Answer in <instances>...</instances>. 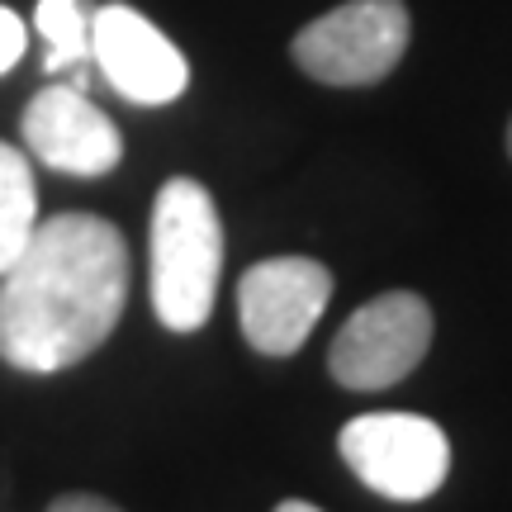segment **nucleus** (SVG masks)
Listing matches in <instances>:
<instances>
[{
  "instance_id": "1",
  "label": "nucleus",
  "mask_w": 512,
  "mask_h": 512,
  "mask_svg": "<svg viewBox=\"0 0 512 512\" xmlns=\"http://www.w3.org/2000/svg\"><path fill=\"white\" fill-rule=\"evenodd\" d=\"M128 304V242L110 219L67 209L38 219L0 275V361L24 375L81 366L110 342Z\"/></svg>"
},
{
  "instance_id": "2",
  "label": "nucleus",
  "mask_w": 512,
  "mask_h": 512,
  "mask_svg": "<svg viewBox=\"0 0 512 512\" xmlns=\"http://www.w3.org/2000/svg\"><path fill=\"white\" fill-rule=\"evenodd\" d=\"M152 313L166 332H200L214 313L223 275V219L195 176H171L152 200L147 228Z\"/></svg>"
},
{
  "instance_id": "3",
  "label": "nucleus",
  "mask_w": 512,
  "mask_h": 512,
  "mask_svg": "<svg viewBox=\"0 0 512 512\" xmlns=\"http://www.w3.org/2000/svg\"><path fill=\"white\" fill-rule=\"evenodd\" d=\"M413 19L403 0H347L309 19L290 43L294 67L323 86H375L408 53Z\"/></svg>"
},
{
  "instance_id": "4",
  "label": "nucleus",
  "mask_w": 512,
  "mask_h": 512,
  "mask_svg": "<svg viewBox=\"0 0 512 512\" xmlns=\"http://www.w3.org/2000/svg\"><path fill=\"white\" fill-rule=\"evenodd\" d=\"M432 347V309L413 290H384L351 313L328 347V370L342 389L380 394L408 380Z\"/></svg>"
},
{
  "instance_id": "5",
  "label": "nucleus",
  "mask_w": 512,
  "mask_h": 512,
  "mask_svg": "<svg viewBox=\"0 0 512 512\" xmlns=\"http://www.w3.org/2000/svg\"><path fill=\"white\" fill-rule=\"evenodd\" d=\"M337 451L370 494L394 503H422L451 475V441L432 418L418 413H366L351 418Z\"/></svg>"
},
{
  "instance_id": "6",
  "label": "nucleus",
  "mask_w": 512,
  "mask_h": 512,
  "mask_svg": "<svg viewBox=\"0 0 512 512\" xmlns=\"http://www.w3.org/2000/svg\"><path fill=\"white\" fill-rule=\"evenodd\" d=\"M332 299V271L313 256H271L238 280V323L261 356H294Z\"/></svg>"
},
{
  "instance_id": "7",
  "label": "nucleus",
  "mask_w": 512,
  "mask_h": 512,
  "mask_svg": "<svg viewBox=\"0 0 512 512\" xmlns=\"http://www.w3.org/2000/svg\"><path fill=\"white\" fill-rule=\"evenodd\" d=\"M91 62L133 105H171L190 86V62L181 48L119 0L91 10Z\"/></svg>"
},
{
  "instance_id": "8",
  "label": "nucleus",
  "mask_w": 512,
  "mask_h": 512,
  "mask_svg": "<svg viewBox=\"0 0 512 512\" xmlns=\"http://www.w3.org/2000/svg\"><path fill=\"white\" fill-rule=\"evenodd\" d=\"M19 133H24V152L38 157L48 171H62V176L95 181V176H110L114 166L124 162L119 124L76 86L38 91L24 119H19Z\"/></svg>"
},
{
  "instance_id": "9",
  "label": "nucleus",
  "mask_w": 512,
  "mask_h": 512,
  "mask_svg": "<svg viewBox=\"0 0 512 512\" xmlns=\"http://www.w3.org/2000/svg\"><path fill=\"white\" fill-rule=\"evenodd\" d=\"M38 228V181L29 152L0 143V275L15 266Z\"/></svg>"
},
{
  "instance_id": "10",
  "label": "nucleus",
  "mask_w": 512,
  "mask_h": 512,
  "mask_svg": "<svg viewBox=\"0 0 512 512\" xmlns=\"http://www.w3.org/2000/svg\"><path fill=\"white\" fill-rule=\"evenodd\" d=\"M34 29L48 43L43 72H72L91 62V5L86 0H38Z\"/></svg>"
},
{
  "instance_id": "11",
  "label": "nucleus",
  "mask_w": 512,
  "mask_h": 512,
  "mask_svg": "<svg viewBox=\"0 0 512 512\" xmlns=\"http://www.w3.org/2000/svg\"><path fill=\"white\" fill-rule=\"evenodd\" d=\"M29 48V24L10 10V5H0V76L15 72V62L24 57Z\"/></svg>"
},
{
  "instance_id": "12",
  "label": "nucleus",
  "mask_w": 512,
  "mask_h": 512,
  "mask_svg": "<svg viewBox=\"0 0 512 512\" xmlns=\"http://www.w3.org/2000/svg\"><path fill=\"white\" fill-rule=\"evenodd\" d=\"M48 512H124V508H114L110 498L100 494H62L48 503Z\"/></svg>"
},
{
  "instance_id": "13",
  "label": "nucleus",
  "mask_w": 512,
  "mask_h": 512,
  "mask_svg": "<svg viewBox=\"0 0 512 512\" xmlns=\"http://www.w3.org/2000/svg\"><path fill=\"white\" fill-rule=\"evenodd\" d=\"M275 512H323V508H313V503H304V498H285Z\"/></svg>"
},
{
  "instance_id": "14",
  "label": "nucleus",
  "mask_w": 512,
  "mask_h": 512,
  "mask_svg": "<svg viewBox=\"0 0 512 512\" xmlns=\"http://www.w3.org/2000/svg\"><path fill=\"white\" fill-rule=\"evenodd\" d=\"M508 152H512V124H508Z\"/></svg>"
}]
</instances>
